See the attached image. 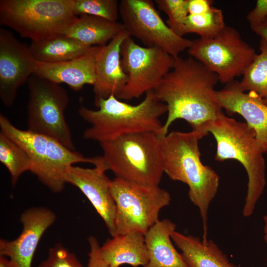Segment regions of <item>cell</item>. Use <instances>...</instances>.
<instances>
[{
	"label": "cell",
	"mask_w": 267,
	"mask_h": 267,
	"mask_svg": "<svg viewBox=\"0 0 267 267\" xmlns=\"http://www.w3.org/2000/svg\"><path fill=\"white\" fill-rule=\"evenodd\" d=\"M219 81L215 73L194 58L177 57L172 69L153 90L157 99L167 107L159 135L167 134L178 119L185 121L201 138L207 135L208 124L223 113L215 89Z\"/></svg>",
	"instance_id": "6da1fadb"
},
{
	"label": "cell",
	"mask_w": 267,
	"mask_h": 267,
	"mask_svg": "<svg viewBox=\"0 0 267 267\" xmlns=\"http://www.w3.org/2000/svg\"><path fill=\"white\" fill-rule=\"evenodd\" d=\"M164 171L171 179L181 181L188 186L190 201L199 210L203 234L207 239V221L209 206L219 186V177L200 159L199 141L201 139L195 132L172 131L160 136Z\"/></svg>",
	"instance_id": "7a4b0ae2"
},
{
	"label": "cell",
	"mask_w": 267,
	"mask_h": 267,
	"mask_svg": "<svg viewBox=\"0 0 267 267\" xmlns=\"http://www.w3.org/2000/svg\"><path fill=\"white\" fill-rule=\"evenodd\" d=\"M95 105L97 110L81 106L78 111L91 125L84 131V138L99 143L134 133L153 132L159 135L163 125L160 117L167 112L166 105L157 99L153 90L147 92L136 105L112 95L99 99Z\"/></svg>",
	"instance_id": "3957f363"
},
{
	"label": "cell",
	"mask_w": 267,
	"mask_h": 267,
	"mask_svg": "<svg viewBox=\"0 0 267 267\" xmlns=\"http://www.w3.org/2000/svg\"><path fill=\"white\" fill-rule=\"evenodd\" d=\"M217 143L216 160L238 161L248 176L247 190L242 214L250 217L262 195L266 184L265 154L254 131L245 122L227 117L223 113L205 129Z\"/></svg>",
	"instance_id": "277c9868"
},
{
	"label": "cell",
	"mask_w": 267,
	"mask_h": 267,
	"mask_svg": "<svg viewBox=\"0 0 267 267\" xmlns=\"http://www.w3.org/2000/svg\"><path fill=\"white\" fill-rule=\"evenodd\" d=\"M0 128L1 132L25 150L31 162L30 172L54 193L64 189L67 170L74 164L89 163L94 166L107 164L102 156L85 157L52 137L19 129L2 114Z\"/></svg>",
	"instance_id": "5b68a950"
},
{
	"label": "cell",
	"mask_w": 267,
	"mask_h": 267,
	"mask_svg": "<svg viewBox=\"0 0 267 267\" xmlns=\"http://www.w3.org/2000/svg\"><path fill=\"white\" fill-rule=\"evenodd\" d=\"M99 144L102 156L116 178L144 185H159L164 171L157 133L129 134Z\"/></svg>",
	"instance_id": "8992f818"
},
{
	"label": "cell",
	"mask_w": 267,
	"mask_h": 267,
	"mask_svg": "<svg viewBox=\"0 0 267 267\" xmlns=\"http://www.w3.org/2000/svg\"><path fill=\"white\" fill-rule=\"evenodd\" d=\"M77 17L71 0H0V23L32 42L62 34Z\"/></svg>",
	"instance_id": "52a82bcc"
},
{
	"label": "cell",
	"mask_w": 267,
	"mask_h": 267,
	"mask_svg": "<svg viewBox=\"0 0 267 267\" xmlns=\"http://www.w3.org/2000/svg\"><path fill=\"white\" fill-rule=\"evenodd\" d=\"M110 190L116 205V235L129 232L145 234L158 220L161 210L171 201L168 191L115 178Z\"/></svg>",
	"instance_id": "ba28073f"
},
{
	"label": "cell",
	"mask_w": 267,
	"mask_h": 267,
	"mask_svg": "<svg viewBox=\"0 0 267 267\" xmlns=\"http://www.w3.org/2000/svg\"><path fill=\"white\" fill-rule=\"evenodd\" d=\"M28 130L52 137L75 151L64 112L69 97L60 84L32 75L28 80Z\"/></svg>",
	"instance_id": "9c48e42d"
},
{
	"label": "cell",
	"mask_w": 267,
	"mask_h": 267,
	"mask_svg": "<svg viewBox=\"0 0 267 267\" xmlns=\"http://www.w3.org/2000/svg\"><path fill=\"white\" fill-rule=\"evenodd\" d=\"M187 51L225 84L242 76L257 54L237 30L226 25L213 37L192 41Z\"/></svg>",
	"instance_id": "30bf717a"
},
{
	"label": "cell",
	"mask_w": 267,
	"mask_h": 267,
	"mask_svg": "<svg viewBox=\"0 0 267 267\" xmlns=\"http://www.w3.org/2000/svg\"><path fill=\"white\" fill-rule=\"evenodd\" d=\"M175 58L158 47H143L127 37L121 48V62L128 77L119 99L138 98L154 90L173 68Z\"/></svg>",
	"instance_id": "8fae6325"
},
{
	"label": "cell",
	"mask_w": 267,
	"mask_h": 267,
	"mask_svg": "<svg viewBox=\"0 0 267 267\" xmlns=\"http://www.w3.org/2000/svg\"><path fill=\"white\" fill-rule=\"evenodd\" d=\"M119 15L130 37L147 47H159L175 58L192 44V41L178 36L165 23L151 0H122Z\"/></svg>",
	"instance_id": "7c38bea8"
},
{
	"label": "cell",
	"mask_w": 267,
	"mask_h": 267,
	"mask_svg": "<svg viewBox=\"0 0 267 267\" xmlns=\"http://www.w3.org/2000/svg\"><path fill=\"white\" fill-rule=\"evenodd\" d=\"M35 60L29 47L10 32L0 29V98L11 106L18 89L34 74Z\"/></svg>",
	"instance_id": "4fadbf2b"
},
{
	"label": "cell",
	"mask_w": 267,
	"mask_h": 267,
	"mask_svg": "<svg viewBox=\"0 0 267 267\" xmlns=\"http://www.w3.org/2000/svg\"><path fill=\"white\" fill-rule=\"evenodd\" d=\"M55 219V214L45 207L26 209L20 218L23 228L18 237L0 240V256L7 257L13 267H31L41 238Z\"/></svg>",
	"instance_id": "5bb4252c"
},
{
	"label": "cell",
	"mask_w": 267,
	"mask_h": 267,
	"mask_svg": "<svg viewBox=\"0 0 267 267\" xmlns=\"http://www.w3.org/2000/svg\"><path fill=\"white\" fill-rule=\"evenodd\" d=\"M107 165L93 168L70 166L66 181L78 188L87 197L103 219L109 233L116 235V205L110 190L111 180L105 175Z\"/></svg>",
	"instance_id": "9a60e30c"
},
{
	"label": "cell",
	"mask_w": 267,
	"mask_h": 267,
	"mask_svg": "<svg viewBox=\"0 0 267 267\" xmlns=\"http://www.w3.org/2000/svg\"><path fill=\"white\" fill-rule=\"evenodd\" d=\"M216 95L222 109L245 119L264 153H267V105L254 92L243 91L235 80L217 90Z\"/></svg>",
	"instance_id": "2e32d148"
},
{
	"label": "cell",
	"mask_w": 267,
	"mask_h": 267,
	"mask_svg": "<svg viewBox=\"0 0 267 267\" xmlns=\"http://www.w3.org/2000/svg\"><path fill=\"white\" fill-rule=\"evenodd\" d=\"M129 36L125 29L106 45L95 46L94 104L112 95L117 97L126 85L128 77L121 65V48Z\"/></svg>",
	"instance_id": "e0dca14e"
},
{
	"label": "cell",
	"mask_w": 267,
	"mask_h": 267,
	"mask_svg": "<svg viewBox=\"0 0 267 267\" xmlns=\"http://www.w3.org/2000/svg\"><path fill=\"white\" fill-rule=\"evenodd\" d=\"M95 46L86 54L72 60L55 63L35 61L34 74L56 84L65 83L76 91L86 85L93 86Z\"/></svg>",
	"instance_id": "ac0fdd59"
},
{
	"label": "cell",
	"mask_w": 267,
	"mask_h": 267,
	"mask_svg": "<svg viewBox=\"0 0 267 267\" xmlns=\"http://www.w3.org/2000/svg\"><path fill=\"white\" fill-rule=\"evenodd\" d=\"M176 227L169 219L159 220L144 234L149 257L144 267H188L172 241Z\"/></svg>",
	"instance_id": "d6986e66"
},
{
	"label": "cell",
	"mask_w": 267,
	"mask_h": 267,
	"mask_svg": "<svg viewBox=\"0 0 267 267\" xmlns=\"http://www.w3.org/2000/svg\"><path fill=\"white\" fill-rule=\"evenodd\" d=\"M99 251L110 267H120L124 264L144 267L149 261L144 234L138 232L116 235L100 247Z\"/></svg>",
	"instance_id": "ffe728a7"
},
{
	"label": "cell",
	"mask_w": 267,
	"mask_h": 267,
	"mask_svg": "<svg viewBox=\"0 0 267 267\" xmlns=\"http://www.w3.org/2000/svg\"><path fill=\"white\" fill-rule=\"evenodd\" d=\"M175 245L188 267H238L212 240L203 241L199 237L177 231L171 234Z\"/></svg>",
	"instance_id": "44dd1931"
},
{
	"label": "cell",
	"mask_w": 267,
	"mask_h": 267,
	"mask_svg": "<svg viewBox=\"0 0 267 267\" xmlns=\"http://www.w3.org/2000/svg\"><path fill=\"white\" fill-rule=\"evenodd\" d=\"M125 30L122 23L102 17L82 15L77 17L62 34L89 46H104Z\"/></svg>",
	"instance_id": "7402d4cb"
},
{
	"label": "cell",
	"mask_w": 267,
	"mask_h": 267,
	"mask_svg": "<svg viewBox=\"0 0 267 267\" xmlns=\"http://www.w3.org/2000/svg\"><path fill=\"white\" fill-rule=\"evenodd\" d=\"M29 47L35 61L45 63H55L74 59L88 53L92 47L64 34L57 35L39 42H32Z\"/></svg>",
	"instance_id": "603a6c76"
},
{
	"label": "cell",
	"mask_w": 267,
	"mask_h": 267,
	"mask_svg": "<svg viewBox=\"0 0 267 267\" xmlns=\"http://www.w3.org/2000/svg\"><path fill=\"white\" fill-rule=\"evenodd\" d=\"M259 48L239 82L243 91L254 92L267 105V42L261 40Z\"/></svg>",
	"instance_id": "cb8c5ba5"
},
{
	"label": "cell",
	"mask_w": 267,
	"mask_h": 267,
	"mask_svg": "<svg viewBox=\"0 0 267 267\" xmlns=\"http://www.w3.org/2000/svg\"><path fill=\"white\" fill-rule=\"evenodd\" d=\"M0 161L8 171L12 185L20 176L30 171L31 162L25 150L16 142L0 132Z\"/></svg>",
	"instance_id": "d4e9b609"
},
{
	"label": "cell",
	"mask_w": 267,
	"mask_h": 267,
	"mask_svg": "<svg viewBox=\"0 0 267 267\" xmlns=\"http://www.w3.org/2000/svg\"><path fill=\"white\" fill-rule=\"evenodd\" d=\"M225 26L222 10L213 6L204 13L189 14L184 24V35L194 33L201 39L210 38L217 35Z\"/></svg>",
	"instance_id": "484cf974"
},
{
	"label": "cell",
	"mask_w": 267,
	"mask_h": 267,
	"mask_svg": "<svg viewBox=\"0 0 267 267\" xmlns=\"http://www.w3.org/2000/svg\"><path fill=\"white\" fill-rule=\"evenodd\" d=\"M74 13L102 17L117 22L119 15V3L117 0H71Z\"/></svg>",
	"instance_id": "4316f807"
},
{
	"label": "cell",
	"mask_w": 267,
	"mask_h": 267,
	"mask_svg": "<svg viewBox=\"0 0 267 267\" xmlns=\"http://www.w3.org/2000/svg\"><path fill=\"white\" fill-rule=\"evenodd\" d=\"M155 2L168 16V26L177 35L183 37L185 22L189 15L187 0H155Z\"/></svg>",
	"instance_id": "83f0119b"
},
{
	"label": "cell",
	"mask_w": 267,
	"mask_h": 267,
	"mask_svg": "<svg viewBox=\"0 0 267 267\" xmlns=\"http://www.w3.org/2000/svg\"><path fill=\"white\" fill-rule=\"evenodd\" d=\"M38 267H84L75 255L61 244H57L48 249L47 258Z\"/></svg>",
	"instance_id": "f1b7e54d"
},
{
	"label": "cell",
	"mask_w": 267,
	"mask_h": 267,
	"mask_svg": "<svg viewBox=\"0 0 267 267\" xmlns=\"http://www.w3.org/2000/svg\"><path fill=\"white\" fill-rule=\"evenodd\" d=\"M90 247L88 264L86 267H110L102 259L99 251L100 246L96 237L90 236L88 238Z\"/></svg>",
	"instance_id": "f546056e"
},
{
	"label": "cell",
	"mask_w": 267,
	"mask_h": 267,
	"mask_svg": "<svg viewBox=\"0 0 267 267\" xmlns=\"http://www.w3.org/2000/svg\"><path fill=\"white\" fill-rule=\"evenodd\" d=\"M267 17V0H258L255 7L247 15L250 26L257 24Z\"/></svg>",
	"instance_id": "4dcf8cb0"
},
{
	"label": "cell",
	"mask_w": 267,
	"mask_h": 267,
	"mask_svg": "<svg viewBox=\"0 0 267 267\" xmlns=\"http://www.w3.org/2000/svg\"><path fill=\"white\" fill-rule=\"evenodd\" d=\"M212 0H187L189 14L196 15L209 11L213 6Z\"/></svg>",
	"instance_id": "1f68e13d"
},
{
	"label": "cell",
	"mask_w": 267,
	"mask_h": 267,
	"mask_svg": "<svg viewBox=\"0 0 267 267\" xmlns=\"http://www.w3.org/2000/svg\"><path fill=\"white\" fill-rule=\"evenodd\" d=\"M250 27L252 30L261 37V40L267 42V17L261 22Z\"/></svg>",
	"instance_id": "d6a6232c"
},
{
	"label": "cell",
	"mask_w": 267,
	"mask_h": 267,
	"mask_svg": "<svg viewBox=\"0 0 267 267\" xmlns=\"http://www.w3.org/2000/svg\"><path fill=\"white\" fill-rule=\"evenodd\" d=\"M0 267H13V266L7 257L0 256Z\"/></svg>",
	"instance_id": "836d02e7"
},
{
	"label": "cell",
	"mask_w": 267,
	"mask_h": 267,
	"mask_svg": "<svg viewBox=\"0 0 267 267\" xmlns=\"http://www.w3.org/2000/svg\"><path fill=\"white\" fill-rule=\"evenodd\" d=\"M264 220L265 222L264 232L265 236L264 239L266 243H267V215L264 216Z\"/></svg>",
	"instance_id": "e575fe53"
},
{
	"label": "cell",
	"mask_w": 267,
	"mask_h": 267,
	"mask_svg": "<svg viewBox=\"0 0 267 267\" xmlns=\"http://www.w3.org/2000/svg\"></svg>",
	"instance_id": "d590c367"
}]
</instances>
